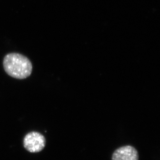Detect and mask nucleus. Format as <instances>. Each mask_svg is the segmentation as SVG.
Masks as SVG:
<instances>
[{
    "mask_svg": "<svg viewBox=\"0 0 160 160\" xmlns=\"http://www.w3.org/2000/svg\"><path fill=\"white\" fill-rule=\"evenodd\" d=\"M3 66L8 75L18 79L29 77L33 70L30 60L23 54L18 52L6 54L3 59Z\"/></svg>",
    "mask_w": 160,
    "mask_h": 160,
    "instance_id": "obj_1",
    "label": "nucleus"
},
{
    "mask_svg": "<svg viewBox=\"0 0 160 160\" xmlns=\"http://www.w3.org/2000/svg\"><path fill=\"white\" fill-rule=\"evenodd\" d=\"M46 141L45 136L38 132H31L23 139V146L30 152H39L44 149Z\"/></svg>",
    "mask_w": 160,
    "mask_h": 160,
    "instance_id": "obj_2",
    "label": "nucleus"
},
{
    "mask_svg": "<svg viewBox=\"0 0 160 160\" xmlns=\"http://www.w3.org/2000/svg\"><path fill=\"white\" fill-rule=\"evenodd\" d=\"M112 160H139V156L138 150L134 147L125 146L114 151Z\"/></svg>",
    "mask_w": 160,
    "mask_h": 160,
    "instance_id": "obj_3",
    "label": "nucleus"
}]
</instances>
